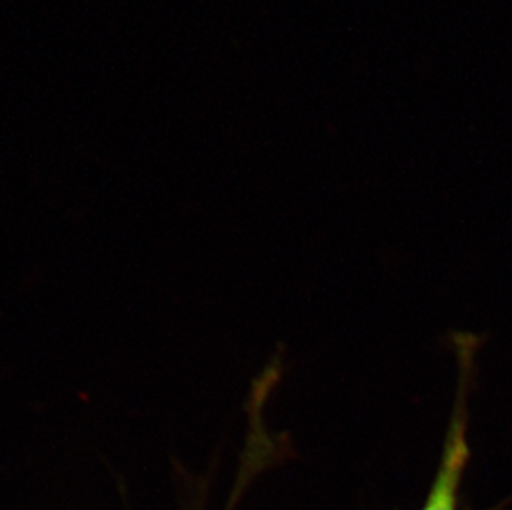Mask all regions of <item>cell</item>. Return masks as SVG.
<instances>
[{
  "label": "cell",
  "mask_w": 512,
  "mask_h": 510,
  "mask_svg": "<svg viewBox=\"0 0 512 510\" xmlns=\"http://www.w3.org/2000/svg\"><path fill=\"white\" fill-rule=\"evenodd\" d=\"M451 342L458 361L455 401L446 429L440 464L421 510H458L459 489L471 458L469 449V395L476 380V355L483 337L476 333L453 332Z\"/></svg>",
  "instance_id": "obj_1"
}]
</instances>
